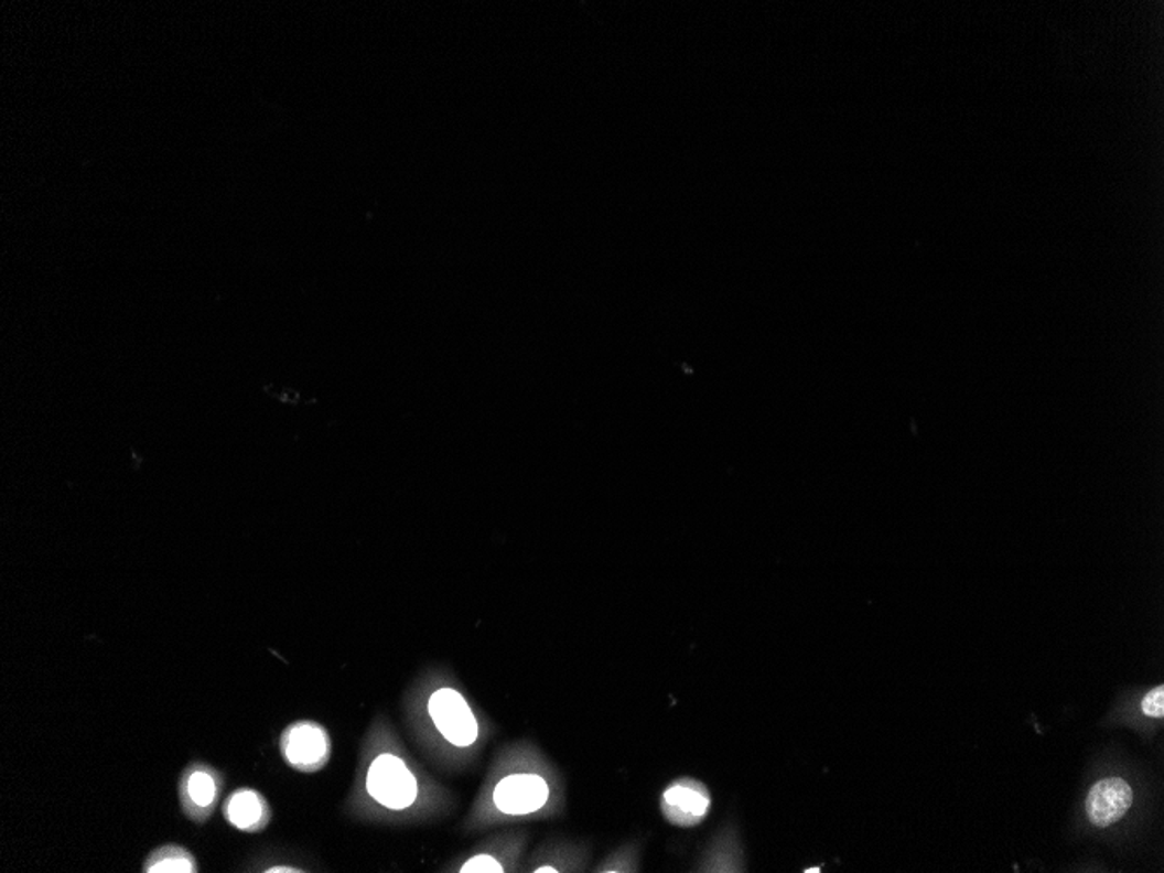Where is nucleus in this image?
<instances>
[{"instance_id":"1","label":"nucleus","mask_w":1164,"mask_h":873,"mask_svg":"<svg viewBox=\"0 0 1164 873\" xmlns=\"http://www.w3.org/2000/svg\"><path fill=\"white\" fill-rule=\"evenodd\" d=\"M492 804L506 818H548L562 809V785L554 770L534 753L524 767L495 783Z\"/></svg>"},{"instance_id":"2","label":"nucleus","mask_w":1164,"mask_h":873,"mask_svg":"<svg viewBox=\"0 0 1164 873\" xmlns=\"http://www.w3.org/2000/svg\"><path fill=\"white\" fill-rule=\"evenodd\" d=\"M366 790L380 806L403 811L416 804L419 783L403 758L382 753L371 762L366 774Z\"/></svg>"},{"instance_id":"3","label":"nucleus","mask_w":1164,"mask_h":873,"mask_svg":"<svg viewBox=\"0 0 1164 873\" xmlns=\"http://www.w3.org/2000/svg\"><path fill=\"white\" fill-rule=\"evenodd\" d=\"M428 711L434 728L450 745L470 748L478 741V719L457 689L441 687L434 691L429 698Z\"/></svg>"},{"instance_id":"4","label":"nucleus","mask_w":1164,"mask_h":873,"mask_svg":"<svg viewBox=\"0 0 1164 873\" xmlns=\"http://www.w3.org/2000/svg\"><path fill=\"white\" fill-rule=\"evenodd\" d=\"M711 811V791L696 778H678L661 795L662 818L678 828L704 823Z\"/></svg>"},{"instance_id":"5","label":"nucleus","mask_w":1164,"mask_h":873,"mask_svg":"<svg viewBox=\"0 0 1164 873\" xmlns=\"http://www.w3.org/2000/svg\"><path fill=\"white\" fill-rule=\"evenodd\" d=\"M281 752L293 769L314 773L328 762L332 745L325 729L312 722H299L284 731Z\"/></svg>"},{"instance_id":"6","label":"nucleus","mask_w":1164,"mask_h":873,"mask_svg":"<svg viewBox=\"0 0 1164 873\" xmlns=\"http://www.w3.org/2000/svg\"><path fill=\"white\" fill-rule=\"evenodd\" d=\"M1133 790L1123 778H1106L1091 786L1086 797V815L1098 828L1118 823L1130 811Z\"/></svg>"},{"instance_id":"7","label":"nucleus","mask_w":1164,"mask_h":873,"mask_svg":"<svg viewBox=\"0 0 1164 873\" xmlns=\"http://www.w3.org/2000/svg\"><path fill=\"white\" fill-rule=\"evenodd\" d=\"M745 869L743 848H741L736 827L728 824L713 837L703 853V858L696 865L694 872L736 873L745 872Z\"/></svg>"},{"instance_id":"8","label":"nucleus","mask_w":1164,"mask_h":873,"mask_svg":"<svg viewBox=\"0 0 1164 873\" xmlns=\"http://www.w3.org/2000/svg\"><path fill=\"white\" fill-rule=\"evenodd\" d=\"M225 815L230 823L242 832H255L266 827L269 821V807L262 795L242 788L230 797L225 807Z\"/></svg>"},{"instance_id":"9","label":"nucleus","mask_w":1164,"mask_h":873,"mask_svg":"<svg viewBox=\"0 0 1164 873\" xmlns=\"http://www.w3.org/2000/svg\"><path fill=\"white\" fill-rule=\"evenodd\" d=\"M183 791H185V799L192 806L201 809V811H208L209 807L217 800V778L209 770H194V773L188 774L187 779L183 783Z\"/></svg>"},{"instance_id":"10","label":"nucleus","mask_w":1164,"mask_h":873,"mask_svg":"<svg viewBox=\"0 0 1164 873\" xmlns=\"http://www.w3.org/2000/svg\"><path fill=\"white\" fill-rule=\"evenodd\" d=\"M146 872L150 873H191L196 872V861L187 851L180 848L159 849L147 861Z\"/></svg>"},{"instance_id":"11","label":"nucleus","mask_w":1164,"mask_h":873,"mask_svg":"<svg viewBox=\"0 0 1164 873\" xmlns=\"http://www.w3.org/2000/svg\"><path fill=\"white\" fill-rule=\"evenodd\" d=\"M640 865L637 861V849L623 848L619 853L612 854L605 863L599 866L596 872H638Z\"/></svg>"},{"instance_id":"12","label":"nucleus","mask_w":1164,"mask_h":873,"mask_svg":"<svg viewBox=\"0 0 1164 873\" xmlns=\"http://www.w3.org/2000/svg\"><path fill=\"white\" fill-rule=\"evenodd\" d=\"M459 872L464 873H503L506 872V865L503 861L497 860L494 854H476V856L467 860L464 865L461 866Z\"/></svg>"},{"instance_id":"13","label":"nucleus","mask_w":1164,"mask_h":873,"mask_svg":"<svg viewBox=\"0 0 1164 873\" xmlns=\"http://www.w3.org/2000/svg\"><path fill=\"white\" fill-rule=\"evenodd\" d=\"M1142 711L1151 719H1163L1164 716V687L1152 689L1142 699Z\"/></svg>"},{"instance_id":"14","label":"nucleus","mask_w":1164,"mask_h":873,"mask_svg":"<svg viewBox=\"0 0 1164 873\" xmlns=\"http://www.w3.org/2000/svg\"><path fill=\"white\" fill-rule=\"evenodd\" d=\"M267 872H300L297 869H288V866H274V869L267 870Z\"/></svg>"}]
</instances>
